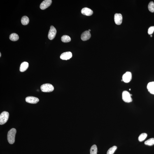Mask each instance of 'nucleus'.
I'll list each match as a JSON object with an SVG mask.
<instances>
[{
  "label": "nucleus",
  "instance_id": "nucleus-1",
  "mask_svg": "<svg viewBox=\"0 0 154 154\" xmlns=\"http://www.w3.org/2000/svg\"><path fill=\"white\" fill-rule=\"evenodd\" d=\"M16 132V129L14 128H12L9 131L8 134V140L10 144H13L14 143Z\"/></svg>",
  "mask_w": 154,
  "mask_h": 154
},
{
  "label": "nucleus",
  "instance_id": "nucleus-2",
  "mask_svg": "<svg viewBox=\"0 0 154 154\" xmlns=\"http://www.w3.org/2000/svg\"><path fill=\"white\" fill-rule=\"evenodd\" d=\"M41 89L42 92H49L54 90V87L51 84L46 83L42 85L41 87Z\"/></svg>",
  "mask_w": 154,
  "mask_h": 154
},
{
  "label": "nucleus",
  "instance_id": "nucleus-3",
  "mask_svg": "<svg viewBox=\"0 0 154 154\" xmlns=\"http://www.w3.org/2000/svg\"><path fill=\"white\" fill-rule=\"evenodd\" d=\"M9 117V113L7 112L3 111L0 115V124L3 125L7 121Z\"/></svg>",
  "mask_w": 154,
  "mask_h": 154
},
{
  "label": "nucleus",
  "instance_id": "nucleus-4",
  "mask_svg": "<svg viewBox=\"0 0 154 154\" xmlns=\"http://www.w3.org/2000/svg\"><path fill=\"white\" fill-rule=\"evenodd\" d=\"M122 99L124 102L126 103H130L132 101L130 94L127 91H124L122 92Z\"/></svg>",
  "mask_w": 154,
  "mask_h": 154
},
{
  "label": "nucleus",
  "instance_id": "nucleus-5",
  "mask_svg": "<svg viewBox=\"0 0 154 154\" xmlns=\"http://www.w3.org/2000/svg\"><path fill=\"white\" fill-rule=\"evenodd\" d=\"M57 33L56 29L53 26H51L50 29L49 31L48 38L50 40H52L55 38Z\"/></svg>",
  "mask_w": 154,
  "mask_h": 154
},
{
  "label": "nucleus",
  "instance_id": "nucleus-6",
  "mask_svg": "<svg viewBox=\"0 0 154 154\" xmlns=\"http://www.w3.org/2000/svg\"><path fill=\"white\" fill-rule=\"evenodd\" d=\"M122 78V80L125 83H129L132 79V73L130 72H127L123 75Z\"/></svg>",
  "mask_w": 154,
  "mask_h": 154
},
{
  "label": "nucleus",
  "instance_id": "nucleus-7",
  "mask_svg": "<svg viewBox=\"0 0 154 154\" xmlns=\"http://www.w3.org/2000/svg\"><path fill=\"white\" fill-rule=\"evenodd\" d=\"M51 0H45L43 1L40 5V7L41 9L44 10L49 7L51 4Z\"/></svg>",
  "mask_w": 154,
  "mask_h": 154
},
{
  "label": "nucleus",
  "instance_id": "nucleus-8",
  "mask_svg": "<svg viewBox=\"0 0 154 154\" xmlns=\"http://www.w3.org/2000/svg\"><path fill=\"white\" fill-rule=\"evenodd\" d=\"M26 101L27 103L34 104L37 103L39 101V100L38 98L29 96L26 98Z\"/></svg>",
  "mask_w": 154,
  "mask_h": 154
},
{
  "label": "nucleus",
  "instance_id": "nucleus-9",
  "mask_svg": "<svg viewBox=\"0 0 154 154\" xmlns=\"http://www.w3.org/2000/svg\"><path fill=\"white\" fill-rule=\"evenodd\" d=\"M114 20L116 24L117 25L121 24L122 20V17L121 14L116 13L114 16Z\"/></svg>",
  "mask_w": 154,
  "mask_h": 154
},
{
  "label": "nucleus",
  "instance_id": "nucleus-10",
  "mask_svg": "<svg viewBox=\"0 0 154 154\" xmlns=\"http://www.w3.org/2000/svg\"><path fill=\"white\" fill-rule=\"evenodd\" d=\"M72 57V54L70 52H64L60 56V58L63 60H67L71 59Z\"/></svg>",
  "mask_w": 154,
  "mask_h": 154
},
{
  "label": "nucleus",
  "instance_id": "nucleus-11",
  "mask_svg": "<svg viewBox=\"0 0 154 154\" xmlns=\"http://www.w3.org/2000/svg\"><path fill=\"white\" fill-rule=\"evenodd\" d=\"M91 37L90 32L88 31H86L82 33L81 35V38L83 41H86L90 39Z\"/></svg>",
  "mask_w": 154,
  "mask_h": 154
},
{
  "label": "nucleus",
  "instance_id": "nucleus-12",
  "mask_svg": "<svg viewBox=\"0 0 154 154\" xmlns=\"http://www.w3.org/2000/svg\"><path fill=\"white\" fill-rule=\"evenodd\" d=\"M81 13L83 14L88 16L91 15L93 14L92 10L87 8H83L81 10Z\"/></svg>",
  "mask_w": 154,
  "mask_h": 154
},
{
  "label": "nucleus",
  "instance_id": "nucleus-13",
  "mask_svg": "<svg viewBox=\"0 0 154 154\" xmlns=\"http://www.w3.org/2000/svg\"><path fill=\"white\" fill-rule=\"evenodd\" d=\"M29 64L28 63L26 62H24L21 64L20 67V71L21 72H24L27 70Z\"/></svg>",
  "mask_w": 154,
  "mask_h": 154
},
{
  "label": "nucleus",
  "instance_id": "nucleus-14",
  "mask_svg": "<svg viewBox=\"0 0 154 154\" xmlns=\"http://www.w3.org/2000/svg\"><path fill=\"white\" fill-rule=\"evenodd\" d=\"M147 88L150 93L154 94V82L149 83L147 86Z\"/></svg>",
  "mask_w": 154,
  "mask_h": 154
},
{
  "label": "nucleus",
  "instance_id": "nucleus-15",
  "mask_svg": "<svg viewBox=\"0 0 154 154\" xmlns=\"http://www.w3.org/2000/svg\"><path fill=\"white\" fill-rule=\"evenodd\" d=\"M19 38L18 35L15 33H13L10 35V39L13 41H16L18 40Z\"/></svg>",
  "mask_w": 154,
  "mask_h": 154
},
{
  "label": "nucleus",
  "instance_id": "nucleus-16",
  "mask_svg": "<svg viewBox=\"0 0 154 154\" xmlns=\"http://www.w3.org/2000/svg\"><path fill=\"white\" fill-rule=\"evenodd\" d=\"M29 22V19L27 16H25L22 17L21 19V23L23 25H27Z\"/></svg>",
  "mask_w": 154,
  "mask_h": 154
},
{
  "label": "nucleus",
  "instance_id": "nucleus-17",
  "mask_svg": "<svg viewBox=\"0 0 154 154\" xmlns=\"http://www.w3.org/2000/svg\"><path fill=\"white\" fill-rule=\"evenodd\" d=\"M97 148L96 145H94L91 147L90 150V154H97Z\"/></svg>",
  "mask_w": 154,
  "mask_h": 154
},
{
  "label": "nucleus",
  "instance_id": "nucleus-18",
  "mask_svg": "<svg viewBox=\"0 0 154 154\" xmlns=\"http://www.w3.org/2000/svg\"><path fill=\"white\" fill-rule=\"evenodd\" d=\"M71 38L69 36L64 35L61 38L62 41L64 43H68L71 41Z\"/></svg>",
  "mask_w": 154,
  "mask_h": 154
},
{
  "label": "nucleus",
  "instance_id": "nucleus-19",
  "mask_svg": "<svg viewBox=\"0 0 154 154\" xmlns=\"http://www.w3.org/2000/svg\"><path fill=\"white\" fill-rule=\"evenodd\" d=\"M145 144L148 146H151L154 144V138H151L145 141Z\"/></svg>",
  "mask_w": 154,
  "mask_h": 154
},
{
  "label": "nucleus",
  "instance_id": "nucleus-20",
  "mask_svg": "<svg viewBox=\"0 0 154 154\" xmlns=\"http://www.w3.org/2000/svg\"><path fill=\"white\" fill-rule=\"evenodd\" d=\"M117 147L116 146H114L109 149L108 150L107 154H113L117 149Z\"/></svg>",
  "mask_w": 154,
  "mask_h": 154
},
{
  "label": "nucleus",
  "instance_id": "nucleus-21",
  "mask_svg": "<svg viewBox=\"0 0 154 154\" xmlns=\"http://www.w3.org/2000/svg\"><path fill=\"white\" fill-rule=\"evenodd\" d=\"M147 136L146 133H143L140 135L139 137V140L140 141H142L144 140Z\"/></svg>",
  "mask_w": 154,
  "mask_h": 154
},
{
  "label": "nucleus",
  "instance_id": "nucleus-22",
  "mask_svg": "<svg viewBox=\"0 0 154 154\" xmlns=\"http://www.w3.org/2000/svg\"><path fill=\"white\" fill-rule=\"evenodd\" d=\"M148 8L150 12L153 13L154 12V3L153 1H151L148 5Z\"/></svg>",
  "mask_w": 154,
  "mask_h": 154
},
{
  "label": "nucleus",
  "instance_id": "nucleus-23",
  "mask_svg": "<svg viewBox=\"0 0 154 154\" xmlns=\"http://www.w3.org/2000/svg\"><path fill=\"white\" fill-rule=\"evenodd\" d=\"M154 31V26H151L148 29V33L149 35L153 34Z\"/></svg>",
  "mask_w": 154,
  "mask_h": 154
},
{
  "label": "nucleus",
  "instance_id": "nucleus-24",
  "mask_svg": "<svg viewBox=\"0 0 154 154\" xmlns=\"http://www.w3.org/2000/svg\"><path fill=\"white\" fill-rule=\"evenodd\" d=\"M1 53H0V57H1Z\"/></svg>",
  "mask_w": 154,
  "mask_h": 154
},
{
  "label": "nucleus",
  "instance_id": "nucleus-25",
  "mask_svg": "<svg viewBox=\"0 0 154 154\" xmlns=\"http://www.w3.org/2000/svg\"><path fill=\"white\" fill-rule=\"evenodd\" d=\"M89 31H90H90H91V30L90 29H89V30H88Z\"/></svg>",
  "mask_w": 154,
  "mask_h": 154
},
{
  "label": "nucleus",
  "instance_id": "nucleus-26",
  "mask_svg": "<svg viewBox=\"0 0 154 154\" xmlns=\"http://www.w3.org/2000/svg\"><path fill=\"white\" fill-rule=\"evenodd\" d=\"M151 36V37H152V35H151V36Z\"/></svg>",
  "mask_w": 154,
  "mask_h": 154
}]
</instances>
